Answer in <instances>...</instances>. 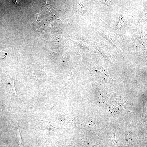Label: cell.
I'll use <instances>...</instances> for the list:
<instances>
[{
	"label": "cell",
	"instance_id": "7a4b0ae2",
	"mask_svg": "<svg viewBox=\"0 0 147 147\" xmlns=\"http://www.w3.org/2000/svg\"><path fill=\"white\" fill-rule=\"evenodd\" d=\"M11 83L12 94L16 96H18V95L16 91L15 88L14 81L13 80H11Z\"/></svg>",
	"mask_w": 147,
	"mask_h": 147
},
{
	"label": "cell",
	"instance_id": "3957f363",
	"mask_svg": "<svg viewBox=\"0 0 147 147\" xmlns=\"http://www.w3.org/2000/svg\"><path fill=\"white\" fill-rule=\"evenodd\" d=\"M7 55V53L4 50H0V59H3L6 58Z\"/></svg>",
	"mask_w": 147,
	"mask_h": 147
},
{
	"label": "cell",
	"instance_id": "6da1fadb",
	"mask_svg": "<svg viewBox=\"0 0 147 147\" xmlns=\"http://www.w3.org/2000/svg\"><path fill=\"white\" fill-rule=\"evenodd\" d=\"M17 138L18 143L20 147H22V141L19 129L17 128Z\"/></svg>",
	"mask_w": 147,
	"mask_h": 147
},
{
	"label": "cell",
	"instance_id": "277c9868",
	"mask_svg": "<svg viewBox=\"0 0 147 147\" xmlns=\"http://www.w3.org/2000/svg\"><path fill=\"white\" fill-rule=\"evenodd\" d=\"M111 1H102V2H103L105 4L107 5H109L111 4Z\"/></svg>",
	"mask_w": 147,
	"mask_h": 147
}]
</instances>
